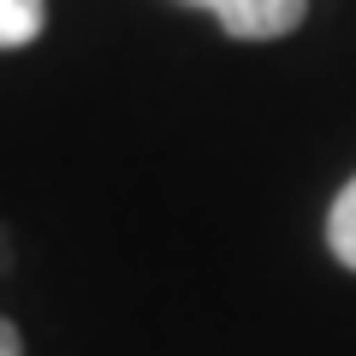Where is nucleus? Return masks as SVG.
<instances>
[{
  "mask_svg": "<svg viewBox=\"0 0 356 356\" xmlns=\"http://www.w3.org/2000/svg\"><path fill=\"white\" fill-rule=\"evenodd\" d=\"M48 24V0H0V48H30Z\"/></svg>",
  "mask_w": 356,
  "mask_h": 356,
  "instance_id": "f03ea898",
  "label": "nucleus"
},
{
  "mask_svg": "<svg viewBox=\"0 0 356 356\" xmlns=\"http://www.w3.org/2000/svg\"><path fill=\"white\" fill-rule=\"evenodd\" d=\"M327 243H332V255L356 273V178L339 191V202H332V214H327Z\"/></svg>",
  "mask_w": 356,
  "mask_h": 356,
  "instance_id": "7ed1b4c3",
  "label": "nucleus"
},
{
  "mask_svg": "<svg viewBox=\"0 0 356 356\" xmlns=\"http://www.w3.org/2000/svg\"><path fill=\"white\" fill-rule=\"evenodd\" d=\"M0 356H24V339H18V327L6 315H0Z\"/></svg>",
  "mask_w": 356,
  "mask_h": 356,
  "instance_id": "20e7f679",
  "label": "nucleus"
},
{
  "mask_svg": "<svg viewBox=\"0 0 356 356\" xmlns=\"http://www.w3.org/2000/svg\"><path fill=\"white\" fill-rule=\"evenodd\" d=\"M220 18V30L238 42H280L309 18V0H184Z\"/></svg>",
  "mask_w": 356,
  "mask_h": 356,
  "instance_id": "f257e3e1",
  "label": "nucleus"
}]
</instances>
